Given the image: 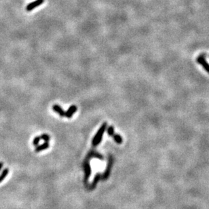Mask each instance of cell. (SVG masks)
Listing matches in <instances>:
<instances>
[{
    "instance_id": "cell-1",
    "label": "cell",
    "mask_w": 209,
    "mask_h": 209,
    "mask_svg": "<svg viewBox=\"0 0 209 209\" xmlns=\"http://www.w3.org/2000/svg\"><path fill=\"white\" fill-rule=\"evenodd\" d=\"M107 126V124L106 123V122H104V123L101 126V128L99 129V130L97 131L96 134H95V137H94V139H93V142H92L93 146H95V147L97 146V145L100 144L101 142L103 135L104 131L106 130Z\"/></svg>"
},
{
    "instance_id": "cell-2",
    "label": "cell",
    "mask_w": 209,
    "mask_h": 209,
    "mask_svg": "<svg viewBox=\"0 0 209 209\" xmlns=\"http://www.w3.org/2000/svg\"><path fill=\"white\" fill-rule=\"evenodd\" d=\"M196 61L200 65H201L203 67V68L206 70V71L209 73V64L206 61L205 54H201V55H200L197 58V59H196Z\"/></svg>"
},
{
    "instance_id": "cell-3",
    "label": "cell",
    "mask_w": 209,
    "mask_h": 209,
    "mask_svg": "<svg viewBox=\"0 0 209 209\" xmlns=\"http://www.w3.org/2000/svg\"><path fill=\"white\" fill-rule=\"evenodd\" d=\"M44 2V0H36V1H33V2L30 3L29 4H28L27 6H26V11H28V12L31 11V10H33V9L37 8V7L40 6V5H42Z\"/></svg>"
},
{
    "instance_id": "cell-4",
    "label": "cell",
    "mask_w": 209,
    "mask_h": 209,
    "mask_svg": "<svg viewBox=\"0 0 209 209\" xmlns=\"http://www.w3.org/2000/svg\"><path fill=\"white\" fill-rule=\"evenodd\" d=\"M77 107H76L75 105H74V104H73V105L70 106V107H69V109H67V111L65 112V117H66V118H72L73 115L74 113L77 111Z\"/></svg>"
},
{
    "instance_id": "cell-5",
    "label": "cell",
    "mask_w": 209,
    "mask_h": 209,
    "mask_svg": "<svg viewBox=\"0 0 209 209\" xmlns=\"http://www.w3.org/2000/svg\"><path fill=\"white\" fill-rule=\"evenodd\" d=\"M52 109L54 112L57 113L60 117H65V112L63 110V108L60 105H58V104H54L52 106Z\"/></svg>"
},
{
    "instance_id": "cell-6",
    "label": "cell",
    "mask_w": 209,
    "mask_h": 209,
    "mask_svg": "<svg viewBox=\"0 0 209 209\" xmlns=\"http://www.w3.org/2000/svg\"><path fill=\"white\" fill-rule=\"evenodd\" d=\"M49 147V143L48 142H45L43 144H42L41 145H39V146H37V147L35 148V152H40L41 151H43L44 149H47Z\"/></svg>"
},
{
    "instance_id": "cell-7",
    "label": "cell",
    "mask_w": 209,
    "mask_h": 209,
    "mask_svg": "<svg viewBox=\"0 0 209 209\" xmlns=\"http://www.w3.org/2000/svg\"><path fill=\"white\" fill-rule=\"evenodd\" d=\"M113 139H114V141H116V142L118 143V144H122V141H123V140H122V138L121 136L119 135V134H113Z\"/></svg>"
},
{
    "instance_id": "cell-8",
    "label": "cell",
    "mask_w": 209,
    "mask_h": 209,
    "mask_svg": "<svg viewBox=\"0 0 209 209\" xmlns=\"http://www.w3.org/2000/svg\"><path fill=\"white\" fill-rule=\"evenodd\" d=\"M8 173H9V169H5L3 171H2V173H1V174L0 175V183H1L2 181L5 178L7 177V175H8Z\"/></svg>"
},
{
    "instance_id": "cell-9",
    "label": "cell",
    "mask_w": 209,
    "mask_h": 209,
    "mask_svg": "<svg viewBox=\"0 0 209 209\" xmlns=\"http://www.w3.org/2000/svg\"><path fill=\"white\" fill-rule=\"evenodd\" d=\"M40 138L41 139L44 140L45 142H48L50 140V136L47 134H43L42 135L40 136Z\"/></svg>"
},
{
    "instance_id": "cell-10",
    "label": "cell",
    "mask_w": 209,
    "mask_h": 209,
    "mask_svg": "<svg viewBox=\"0 0 209 209\" xmlns=\"http://www.w3.org/2000/svg\"><path fill=\"white\" fill-rule=\"evenodd\" d=\"M107 132L109 136H113L114 134V128H113V126H110L108 127L107 129Z\"/></svg>"
},
{
    "instance_id": "cell-11",
    "label": "cell",
    "mask_w": 209,
    "mask_h": 209,
    "mask_svg": "<svg viewBox=\"0 0 209 209\" xmlns=\"http://www.w3.org/2000/svg\"><path fill=\"white\" fill-rule=\"evenodd\" d=\"M40 140H41L40 137H35L34 139H33V144L34 145H35V146H38V144H39V143H40Z\"/></svg>"
},
{
    "instance_id": "cell-12",
    "label": "cell",
    "mask_w": 209,
    "mask_h": 209,
    "mask_svg": "<svg viewBox=\"0 0 209 209\" xmlns=\"http://www.w3.org/2000/svg\"><path fill=\"white\" fill-rule=\"evenodd\" d=\"M3 163L2 162H0V171H1V169H2V167H3Z\"/></svg>"
}]
</instances>
